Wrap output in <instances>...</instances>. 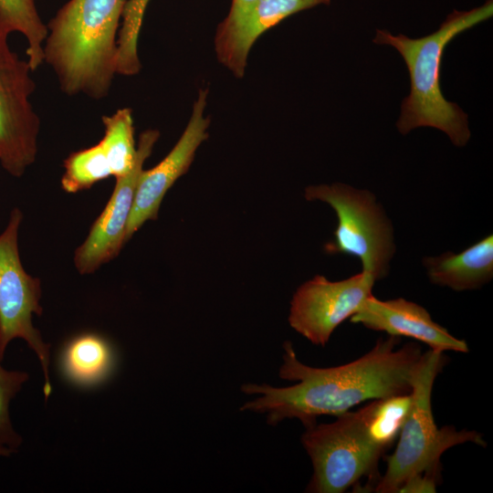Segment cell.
<instances>
[{"label": "cell", "mask_w": 493, "mask_h": 493, "mask_svg": "<svg viewBox=\"0 0 493 493\" xmlns=\"http://www.w3.org/2000/svg\"><path fill=\"white\" fill-rule=\"evenodd\" d=\"M400 341L396 336L379 339L360 358L329 368L302 363L286 341L278 375L298 383L287 387L245 383L241 391L257 396L240 410L265 414L271 425L298 419L308 428L320 415L338 416L365 401L410 393L424 352L415 342L398 347Z\"/></svg>", "instance_id": "obj_1"}, {"label": "cell", "mask_w": 493, "mask_h": 493, "mask_svg": "<svg viewBox=\"0 0 493 493\" xmlns=\"http://www.w3.org/2000/svg\"><path fill=\"white\" fill-rule=\"evenodd\" d=\"M128 0H68L47 25L44 62L68 96L106 98L115 72L116 38Z\"/></svg>", "instance_id": "obj_2"}, {"label": "cell", "mask_w": 493, "mask_h": 493, "mask_svg": "<svg viewBox=\"0 0 493 493\" xmlns=\"http://www.w3.org/2000/svg\"><path fill=\"white\" fill-rule=\"evenodd\" d=\"M492 14V0H488L469 11L454 10L438 30L421 38L376 31L373 42L393 47L404 59L410 75V93L402 101L396 122L402 134L419 127H432L446 133L456 146L467 144L470 138L467 115L442 94L441 59L444 49L453 38L488 19Z\"/></svg>", "instance_id": "obj_3"}, {"label": "cell", "mask_w": 493, "mask_h": 493, "mask_svg": "<svg viewBox=\"0 0 493 493\" xmlns=\"http://www.w3.org/2000/svg\"><path fill=\"white\" fill-rule=\"evenodd\" d=\"M445 362L444 352L429 349L423 353L413 383L410 411L398 435L394 453L388 457L386 471L375 484V492L397 493L412 476L440 471L441 456L453 446L467 442L486 446L478 432L458 431L452 425L438 428L434 420L432 390Z\"/></svg>", "instance_id": "obj_4"}, {"label": "cell", "mask_w": 493, "mask_h": 493, "mask_svg": "<svg viewBox=\"0 0 493 493\" xmlns=\"http://www.w3.org/2000/svg\"><path fill=\"white\" fill-rule=\"evenodd\" d=\"M336 417L305 428L301 435L313 467L307 492L342 493L364 477L375 482L380 477L377 468L385 450L372 438L360 411Z\"/></svg>", "instance_id": "obj_5"}, {"label": "cell", "mask_w": 493, "mask_h": 493, "mask_svg": "<svg viewBox=\"0 0 493 493\" xmlns=\"http://www.w3.org/2000/svg\"><path fill=\"white\" fill-rule=\"evenodd\" d=\"M305 198L327 203L337 215L334 239L324 246L328 254L358 257L362 271L375 280L387 276L395 252L393 229L374 194L336 183L309 186Z\"/></svg>", "instance_id": "obj_6"}, {"label": "cell", "mask_w": 493, "mask_h": 493, "mask_svg": "<svg viewBox=\"0 0 493 493\" xmlns=\"http://www.w3.org/2000/svg\"><path fill=\"white\" fill-rule=\"evenodd\" d=\"M23 219L14 208L5 229L0 234V359L8 343L23 339L40 361L44 375V393L49 396V345L34 327L33 315L43 312L40 305L41 282L25 270L18 249V231Z\"/></svg>", "instance_id": "obj_7"}, {"label": "cell", "mask_w": 493, "mask_h": 493, "mask_svg": "<svg viewBox=\"0 0 493 493\" xmlns=\"http://www.w3.org/2000/svg\"><path fill=\"white\" fill-rule=\"evenodd\" d=\"M27 59L16 53L8 36L0 34V165L22 176L37 154L40 119L30 101L36 89Z\"/></svg>", "instance_id": "obj_8"}, {"label": "cell", "mask_w": 493, "mask_h": 493, "mask_svg": "<svg viewBox=\"0 0 493 493\" xmlns=\"http://www.w3.org/2000/svg\"><path fill=\"white\" fill-rule=\"evenodd\" d=\"M375 281L363 271L339 281L317 275L294 293L288 323L312 344L325 346L336 328L372 294Z\"/></svg>", "instance_id": "obj_9"}, {"label": "cell", "mask_w": 493, "mask_h": 493, "mask_svg": "<svg viewBox=\"0 0 493 493\" xmlns=\"http://www.w3.org/2000/svg\"><path fill=\"white\" fill-rule=\"evenodd\" d=\"M160 132L148 129L139 136L132 169L116 179L103 211L92 224L85 241L76 249L74 264L80 274H90L116 257L126 243L125 233L143 164L151 155Z\"/></svg>", "instance_id": "obj_10"}, {"label": "cell", "mask_w": 493, "mask_h": 493, "mask_svg": "<svg viewBox=\"0 0 493 493\" xmlns=\"http://www.w3.org/2000/svg\"><path fill=\"white\" fill-rule=\"evenodd\" d=\"M207 95V89L199 90L188 123L173 148L157 165L142 171L126 227V243L146 221L157 219L167 191L189 170L197 149L208 138Z\"/></svg>", "instance_id": "obj_11"}, {"label": "cell", "mask_w": 493, "mask_h": 493, "mask_svg": "<svg viewBox=\"0 0 493 493\" xmlns=\"http://www.w3.org/2000/svg\"><path fill=\"white\" fill-rule=\"evenodd\" d=\"M330 0H257L234 20L217 26L215 49L221 64L236 78L245 74L249 51L257 38L291 15L329 5Z\"/></svg>", "instance_id": "obj_12"}, {"label": "cell", "mask_w": 493, "mask_h": 493, "mask_svg": "<svg viewBox=\"0 0 493 493\" xmlns=\"http://www.w3.org/2000/svg\"><path fill=\"white\" fill-rule=\"evenodd\" d=\"M350 320L389 336L414 339L435 351H469L466 341L434 321L424 307L403 298L381 300L372 294Z\"/></svg>", "instance_id": "obj_13"}, {"label": "cell", "mask_w": 493, "mask_h": 493, "mask_svg": "<svg viewBox=\"0 0 493 493\" xmlns=\"http://www.w3.org/2000/svg\"><path fill=\"white\" fill-rule=\"evenodd\" d=\"M433 284L456 291L481 288L493 278V237L489 235L460 253L446 252L423 259Z\"/></svg>", "instance_id": "obj_14"}, {"label": "cell", "mask_w": 493, "mask_h": 493, "mask_svg": "<svg viewBox=\"0 0 493 493\" xmlns=\"http://www.w3.org/2000/svg\"><path fill=\"white\" fill-rule=\"evenodd\" d=\"M63 375L79 386H92L111 372L114 355L110 344L101 336L82 333L70 339L59 358Z\"/></svg>", "instance_id": "obj_15"}, {"label": "cell", "mask_w": 493, "mask_h": 493, "mask_svg": "<svg viewBox=\"0 0 493 493\" xmlns=\"http://www.w3.org/2000/svg\"><path fill=\"white\" fill-rule=\"evenodd\" d=\"M20 33L27 42V61L33 71L43 63V47L47 34L37 8V0H0V34Z\"/></svg>", "instance_id": "obj_16"}, {"label": "cell", "mask_w": 493, "mask_h": 493, "mask_svg": "<svg viewBox=\"0 0 493 493\" xmlns=\"http://www.w3.org/2000/svg\"><path fill=\"white\" fill-rule=\"evenodd\" d=\"M104 135L100 141L106 153L112 176L126 175L133 167L137 147L134 140L132 111L121 108L102 117Z\"/></svg>", "instance_id": "obj_17"}, {"label": "cell", "mask_w": 493, "mask_h": 493, "mask_svg": "<svg viewBox=\"0 0 493 493\" xmlns=\"http://www.w3.org/2000/svg\"><path fill=\"white\" fill-rule=\"evenodd\" d=\"M62 189L69 194L91 188L95 184L112 176L101 143L70 153L63 163Z\"/></svg>", "instance_id": "obj_18"}, {"label": "cell", "mask_w": 493, "mask_h": 493, "mask_svg": "<svg viewBox=\"0 0 493 493\" xmlns=\"http://www.w3.org/2000/svg\"><path fill=\"white\" fill-rule=\"evenodd\" d=\"M150 0H128L121 19L116 38L115 72L134 76L141 69L138 57V37Z\"/></svg>", "instance_id": "obj_19"}, {"label": "cell", "mask_w": 493, "mask_h": 493, "mask_svg": "<svg viewBox=\"0 0 493 493\" xmlns=\"http://www.w3.org/2000/svg\"><path fill=\"white\" fill-rule=\"evenodd\" d=\"M0 359V362H1ZM28 379L24 372L7 371L0 363V446L13 450L21 444V437L15 432L9 415V404Z\"/></svg>", "instance_id": "obj_20"}, {"label": "cell", "mask_w": 493, "mask_h": 493, "mask_svg": "<svg viewBox=\"0 0 493 493\" xmlns=\"http://www.w3.org/2000/svg\"><path fill=\"white\" fill-rule=\"evenodd\" d=\"M440 471H425L412 476L398 488L397 493L435 492Z\"/></svg>", "instance_id": "obj_21"}, {"label": "cell", "mask_w": 493, "mask_h": 493, "mask_svg": "<svg viewBox=\"0 0 493 493\" xmlns=\"http://www.w3.org/2000/svg\"><path fill=\"white\" fill-rule=\"evenodd\" d=\"M257 0H232L226 20H234L244 14Z\"/></svg>", "instance_id": "obj_22"}, {"label": "cell", "mask_w": 493, "mask_h": 493, "mask_svg": "<svg viewBox=\"0 0 493 493\" xmlns=\"http://www.w3.org/2000/svg\"><path fill=\"white\" fill-rule=\"evenodd\" d=\"M12 450L8 447L0 446V456H9Z\"/></svg>", "instance_id": "obj_23"}]
</instances>
